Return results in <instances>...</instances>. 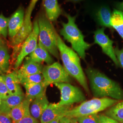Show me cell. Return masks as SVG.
I'll list each match as a JSON object with an SVG mask.
<instances>
[{
	"label": "cell",
	"mask_w": 123,
	"mask_h": 123,
	"mask_svg": "<svg viewBox=\"0 0 123 123\" xmlns=\"http://www.w3.org/2000/svg\"><path fill=\"white\" fill-rule=\"evenodd\" d=\"M85 72L93 97L123 100V89L117 82L93 68H88Z\"/></svg>",
	"instance_id": "cell-1"
},
{
	"label": "cell",
	"mask_w": 123,
	"mask_h": 123,
	"mask_svg": "<svg viewBox=\"0 0 123 123\" xmlns=\"http://www.w3.org/2000/svg\"><path fill=\"white\" fill-rule=\"evenodd\" d=\"M57 45L65 70L70 77L78 81L86 92L89 93V89L87 80L81 67L79 55L73 49L66 45L58 35H57Z\"/></svg>",
	"instance_id": "cell-2"
},
{
	"label": "cell",
	"mask_w": 123,
	"mask_h": 123,
	"mask_svg": "<svg viewBox=\"0 0 123 123\" xmlns=\"http://www.w3.org/2000/svg\"><path fill=\"white\" fill-rule=\"evenodd\" d=\"M65 16L68 22L62 23L60 34L64 39L70 43L72 49L79 57L85 60L86 51L90 47L91 45L85 41L84 36L76 24V17H72L68 14H65Z\"/></svg>",
	"instance_id": "cell-3"
},
{
	"label": "cell",
	"mask_w": 123,
	"mask_h": 123,
	"mask_svg": "<svg viewBox=\"0 0 123 123\" xmlns=\"http://www.w3.org/2000/svg\"><path fill=\"white\" fill-rule=\"evenodd\" d=\"M119 100L110 98H94L82 102L79 105L67 112L64 116L72 118H79L90 114H96L114 105Z\"/></svg>",
	"instance_id": "cell-4"
},
{
	"label": "cell",
	"mask_w": 123,
	"mask_h": 123,
	"mask_svg": "<svg viewBox=\"0 0 123 123\" xmlns=\"http://www.w3.org/2000/svg\"><path fill=\"white\" fill-rule=\"evenodd\" d=\"M39 27L38 43L54 57L59 59L57 45V33L46 14H41L37 19Z\"/></svg>",
	"instance_id": "cell-5"
},
{
	"label": "cell",
	"mask_w": 123,
	"mask_h": 123,
	"mask_svg": "<svg viewBox=\"0 0 123 123\" xmlns=\"http://www.w3.org/2000/svg\"><path fill=\"white\" fill-rule=\"evenodd\" d=\"M42 74L43 77V83L47 88L52 84L70 83L71 82L70 76L58 62H54L51 65L43 67Z\"/></svg>",
	"instance_id": "cell-6"
},
{
	"label": "cell",
	"mask_w": 123,
	"mask_h": 123,
	"mask_svg": "<svg viewBox=\"0 0 123 123\" xmlns=\"http://www.w3.org/2000/svg\"><path fill=\"white\" fill-rule=\"evenodd\" d=\"M61 93L60 100L58 103L61 105H73L76 103L86 101V97L79 88L68 83L55 84Z\"/></svg>",
	"instance_id": "cell-7"
},
{
	"label": "cell",
	"mask_w": 123,
	"mask_h": 123,
	"mask_svg": "<svg viewBox=\"0 0 123 123\" xmlns=\"http://www.w3.org/2000/svg\"><path fill=\"white\" fill-rule=\"evenodd\" d=\"M39 34V27L38 20H36L33 23L32 31L22 44V49L18 55L14 64L15 69H18L21 65L25 57L31 54L36 49L38 44L37 40Z\"/></svg>",
	"instance_id": "cell-8"
},
{
	"label": "cell",
	"mask_w": 123,
	"mask_h": 123,
	"mask_svg": "<svg viewBox=\"0 0 123 123\" xmlns=\"http://www.w3.org/2000/svg\"><path fill=\"white\" fill-rule=\"evenodd\" d=\"M94 41L101 47L103 52L110 58L116 66H120L114 52V42L105 34L104 27L98 29L94 32Z\"/></svg>",
	"instance_id": "cell-9"
},
{
	"label": "cell",
	"mask_w": 123,
	"mask_h": 123,
	"mask_svg": "<svg viewBox=\"0 0 123 123\" xmlns=\"http://www.w3.org/2000/svg\"><path fill=\"white\" fill-rule=\"evenodd\" d=\"M34 8V7L31 5H29L28 7L22 26L12 41L11 44L13 46H18L23 43L32 31L33 26L31 21V14Z\"/></svg>",
	"instance_id": "cell-10"
},
{
	"label": "cell",
	"mask_w": 123,
	"mask_h": 123,
	"mask_svg": "<svg viewBox=\"0 0 123 123\" xmlns=\"http://www.w3.org/2000/svg\"><path fill=\"white\" fill-rule=\"evenodd\" d=\"M72 105H61L58 103H50L40 119V123H48L55 119L64 116Z\"/></svg>",
	"instance_id": "cell-11"
},
{
	"label": "cell",
	"mask_w": 123,
	"mask_h": 123,
	"mask_svg": "<svg viewBox=\"0 0 123 123\" xmlns=\"http://www.w3.org/2000/svg\"><path fill=\"white\" fill-rule=\"evenodd\" d=\"M24 20V11L20 7L13 13L10 18L8 23V34L12 39L22 27Z\"/></svg>",
	"instance_id": "cell-12"
},
{
	"label": "cell",
	"mask_w": 123,
	"mask_h": 123,
	"mask_svg": "<svg viewBox=\"0 0 123 123\" xmlns=\"http://www.w3.org/2000/svg\"><path fill=\"white\" fill-rule=\"evenodd\" d=\"M32 101V100L25 97L22 102L11 111L10 116L12 119L13 123L17 122L26 116L31 115L30 105Z\"/></svg>",
	"instance_id": "cell-13"
},
{
	"label": "cell",
	"mask_w": 123,
	"mask_h": 123,
	"mask_svg": "<svg viewBox=\"0 0 123 123\" xmlns=\"http://www.w3.org/2000/svg\"><path fill=\"white\" fill-rule=\"evenodd\" d=\"M49 53L47 50L38 43L36 49L29 54V57H27L26 60L40 63L45 62L48 65H51L54 62Z\"/></svg>",
	"instance_id": "cell-14"
},
{
	"label": "cell",
	"mask_w": 123,
	"mask_h": 123,
	"mask_svg": "<svg viewBox=\"0 0 123 123\" xmlns=\"http://www.w3.org/2000/svg\"><path fill=\"white\" fill-rule=\"evenodd\" d=\"M49 104L46 93L37 98L31 103L30 110L31 115L38 120L40 119Z\"/></svg>",
	"instance_id": "cell-15"
},
{
	"label": "cell",
	"mask_w": 123,
	"mask_h": 123,
	"mask_svg": "<svg viewBox=\"0 0 123 123\" xmlns=\"http://www.w3.org/2000/svg\"><path fill=\"white\" fill-rule=\"evenodd\" d=\"M25 98V95H11L4 99H1L0 104V112L10 116L11 111L19 105Z\"/></svg>",
	"instance_id": "cell-16"
},
{
	"label": "cell",
	"mask_w": 123,
	"mask_h": 123,
	"mask_svg": "<svg viewBox=\"0 0 123 123\" xmlns=\"http://www.w3.org/2000/svg\"><path fill=\"white\" fill-rule=\"evenodd\" d=\"M11 95H23L22 89L20 86L16 71L6 75H1Z\"/></svg>",
	"instance_id": "cell-17"
},
{
	"label": "cell",
	"mask_w": 123,
	"mask_h": 123,
	"mask_svg": "<svg viewBox=\"0 0 123 123\" xmlns=\"http://www.w3.org/2000/svg\"><path fill=\"white\" fill-rule=\"evenodd\" d=\"M43 67L40 63L26 60V62L18 70L16 71L18 76H26L42 74Z\"/></svg>",
	"instance_id": "cell-18"
},
{
	"label": "cell",
	"mask_w": 123,
	"mask_h": 123,
	"mask_svg": "<svg viewBox=\"0 0 123 123\" xmlns=\"http://www.w3.org/2000/svg\"><path fill=\"white\" fill-rule=\"evenodd\" d=\"M46 15L50 22H54L61 14L62 10L57 0H44Z\"/></svg>",
	"instance_id": "cell-19"
},
{
	"label": "cell",
	"mask_w": 123,
	"mask_h": 123,
	"mask_svg": "<svg viewBox=\"0 0 123 123\" xmlns=\"http://www.w3.org/2000/svg\"><path fill=\"white\" fill-rule=\"evenodd\" d=\"M26 89L25 97L33 101L37 98L40 97L45 93L47 87L43 83L38 84H25L23 85Z\"/></svg>",
	"instance_id": "cell-20"
},
{
	"label": "cell",
	"mask_w": 123,
	"mask_h": 123,
	"mask_svg": "<svg viewBox=\"0 0 123 123\" xmlns=\"http://www.w3.org/2000/svg\"><path fill=\"white\" fill-rule=\"evenodd\" d=\"M105 114L120 123L123 122V100L110 107Z\"/></svg>",
	"instance_id": "cell-21"
},
{
	"label": "cell",
	"mask_w": 123,
	"mask_h": 123,
	"mask_svg": "<svg viewBox=\"0 0 123 123\" xmlns=\"http://www.w3.org/2000/svg\"><path fill=\"white\" fill-rule=\"evenodd\" d=\"M111 23L123 40V12L114 9L112 13Z\"/></svg>",
	"instance_id": "cell-22"
},
{
	"label": "cell",
	"mask_w": 123,
	"mask_h": 123,
	"mask_svg": "<svg viewBox=\"0 0 123 123\" xmlns=\"http://www.w3.org/2000/svg\"><path fill=\"white\" fill-rule=\"evenodd\" d=\"M112 13L110 10L107 7H102L96 14L97 19L101 26L111 28V23Z\"/></svg>",
	"instance_id": "cell-23"
},
{
	"label": "cell",
	"mask_w": 123,
	"mask_h": 123,
	"mask_svg": "<svg viewBox=\"0 0 123 123\" xmlns=\"http://www.w3.org/2000/svg\"><path fill=\"white\" fill-rule=\"evenodd\" d=\"M9 59L7 49L5 46L0 48V74L3 75L9 70Z\"/></svg>",
	"instance_id": "cell-24"
},
{
	"label": "cell",
	"mask_w": 123,
	"mask_h": 123,
	"mask_svg": "<svg viewBox=\"0 0 123 123\" xmlns=\"http://www.w3.org/2000/svg\"><path fill=\"white\" fill-rule=\"evenodd\" d=\"M18 77L20 83L23 85L25 84L42 83L43 81V77L42 74L31 75L26 76H18Z\"/></svg>",
	"instance_id": "cell-25"
},
{
	"label": "cell",
	"mask_w": 123,
	"mask_h": 123,
	"mask_svg": "<svg viewBox=\"0 0 123 123\" xmlns=\"http://www.w3.org/2000/svg\"><path fill=\"white\" fill-rule=\"evenodd\" d=\"M78 123H100L99 114H90L77 118Z\"/></svg>",
	"instance_id": "cell-26"
},
{
	"label": "cell",
	"mask_w": 123,
	"mask_h": 123,
	"mask_svg": "<svg viewBox=\"0 0 123 123\" xmlns=\"http://www.w3.org/2000/svg\"><path fill=\"white\" fill-rule=\"evenodd\" d=\"M10 18L5 17L1 14L0 15V35H2L6 37L8 33V28Z\"/></svg>",
	"instance_id": "cell-27"
},
{
	"label": "cell",
	"mask_w": 123,
	"mask_h": 123,
	"mask_svg": "<svg viewBox=\"0 0 123 123\" xmlns=\"http://www.w3.org/2000/svg\"><path fill=\"white\" fill-rule=\"evenodd\" d=\"M11 94L9 92V90L3 78L0 76V97L1 99L10 96Z\"/></svg>",
	"instance_id": "cell-28"
},
{
	"label": "cell",
	"mask_w": 123,
	"mask_h": 123,
	"mask_svg": "<svg viewBox=\"0 0 123 123\" xmlns=\"http://www.w3.org/2000/svg\"><path fill=\"white\" fill-rule=\"evenodd\" d=\"M13 123H40V122L38 119H35L31 115H30Z\"/></svg>",
	"instance_id": "cell-29"
},
{
	"label": "cell",
	"mask_w": 123,
	"mask_h": 123,
	"mask_svg": "<svg viewBox=\"0 0 123 123\" xmlns=\"http://www.w3.org/2000/svg\"><path fill=\"white\" fill-rule=\"evenodd\" d=\"M114 52L119 62V65L123 68V47L121 49L116 47L114 49Z\"/></svg>",
	"instance_id": "cell-30"
},
{
	"label": "cell",
	"mask_w": 123,
	"mask_h": 123,
	"mask_svg": "<svg viewBox=\"0 0 123 123\" xmlns=\"http://www.w3.org/2000/svg\"><path fill=\"white\" fill-rule=\"evenodd\" d=\"M100 123H120L114 119L109 117L105 114H99Z\"/></svg>",
	"instance_id": "cell-31"
},
{
	"label": "cell",
	"mask_w": 123,
	"mask_h": 123,
	"mask_svg": "<svg viewBox=\"0 0 123 123\" xmlns=\"http://www.w3.org/2000/svg\"><path fill=\"white\" fill-rule=\"evenodd\" d=\"M0 123H13L9 115L0 112Z\"/></svg>",
	"instance_id": "cell-32"
},
{
	"label": "cell",
	"mask_w": 123,
	"mask_h": 123,
	"mask_svg": "<svg viewBox=\"0 0 123 123\" xmlns=\"http://www.w3.org/2000/svg\"><path fill=\"white\" fill-rule=\"evenodd\" d=\"M60 123H78V122L76 118H72L64 116L60 119Z\"/></svg>",
	"instance_id": "cell-33"
},
{
	"label": "cell",
	"mask_w": 123,
	"mask_h": 123,
	"mask_svg": "<svg viewBox=\"0 0 123 123\" xmlns=\"http://www.w3.org/2000/svg\"><path fill=\"white\" fill-rule=\"evenodd\" d=\"M117 8L119 11L123 12V0L122 1L119 3L117 5Z\"/></svg>",
	"instance_id": "cell-34"
},
{
	"label": "cell",
	"mask_w": 123,
	"mask_h": 123,
	"mask_svg": "<svg viewBox=\"0 0 123 123\" xmlns=\"http://www.w3.org/2000/svg\"><path fill=\"white\" fill-rule=\"evenodd\" d=\"M61 118H58L57 119H55L48 123H60V119Z\"/></svg>",
	"instance_id": "cell-35"
},
{
	"label": "cell",
	"mask_w": 123,
	"mask_h": 123,
	"mask_svg": "<svg viewBox=\"0 0 123 123\" xmlns=\"http://www.w3.org/2000/svg\"><path fill=\"white\" fill-rule=\"evenodd\" d=\"M83 0H66V2H73V3H77V2H79L80 1H82Z\"/></svg>",
	"instance_id": "cell-36"
},
{
	"label": "cell",
	"mask_w": 123,
	"mask_h": 123,
	"mask_svg": "<svg viewBox=\"0 0 123 123\" xmlns=\"http://www.w3.org/2000/svg\"><path fill=\"white\" fill-rule=\"evenodd\" d=\"M37 1H38V0H31L30 5H31V6H32L33 7H35Z\"/></svg>",
	"instance_id": "cell-37"
},
{
	"label": "cell",
	"mask_w": 123,
	"mask_h": 123,
	"mask_svg": "<svg viewBox=\"0 0 123 123\" xmlns=\"http://www.w3.org/2000/svg\"><path fill=\"white\" fill-rule=\"evenodd\" d=\"M3 46H4L3 42V41L2 40V39L0 38V48L2 47H3Z\"/></svg>",
	"instance_id": "cell-38"
},
{
	"label": "cell",
	"mask_w": 123,
	"mask_h": 123,
	"mask_svg": "<svg viewBox=\"0 0 123 123\" xmlns=\"http://www.w3.org/2000/svg\"><path fill=\"white\" fill-rule=\"evenodd\" d=\"M1 98H0V104L1 103Z\"/></svg>",
	"instance_id": "cell-39"
},
{
	"label": "cell",
	"mask_w": 123,
	"mask_h": 123,
	"mask_svg": "<svg viewBox=\"0 0 123 123\" xmlns=\"http://www.w3.org/2000/svg\"><path fill=\"white\" fill-rule=\"evenodd\" d=\"M123 123V122H122V123Z\"/></svg>",
	"instance_id": "cell-40"
}]
</instances>
